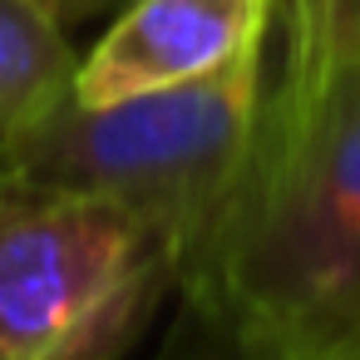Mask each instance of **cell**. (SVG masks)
I'll return each instance as SVG.
<instances>
[{
    "instance_id": "cell-1",
    "label": "cell",
    "mask_w": 360,
    "mask_h": 360,
    "mask_svg": "<svg viewBox=\"0 0 360 360\" xmlns=\"http://www.w3.org/2000/svg\"><path fill=\"white\" fill-rule=\"evenodd\" d=\"M178 286L247 360H360V60L262 89L247 163Z\"/></svg>"
},
{
    "instance_id": "cell-2",
    "label": "cell",
    "mask_w": 360,
    "mask_h": 360,
    "mask_svg": "<svg viewBox=\"0 0 360 360\" xmlns=\"http://www.w3.org/2000/svg\"><path fill=\"white\" fill-rule=\"evenodd\" d=\"M257 109L262 50L119 104H79L65 94L0 148V173L124 207L163 242L178 286L247 163Z\"/></svg>"
},
{
    "instance_id": "cell-3",
    "label": "cell",
    "mask_w": 360,
    "mask_h": 360,
    "mask_svg": "<svg viewBox=\"0 0 360 360\" xmlns=\"http://www.w3.org/2000/svg\"><path fill=\"white\" fill-rule=\"evenodd\" d=\"M168 286L139 217L0 173V360H114Z\"/></svg>"
},
{
    "instance_id": "cell-4",
    "label": "cell",
    "mask_w": 360,
    "mask_h": 360,
    "mask_svg": "<svg viewBox=\"0 0 360 360\" xmlns=\"http://www.w3.org/2000/svg\"><path fill=\"white\" fill-rule=\"evenodd\" d=\"M276 0H134L75 65L70 99L119 104L173 89L262 50Z\"/></svg>"
},
{
    "instance_id": "cell-5",
    "label": "cell",
    "mask_w": 360,
    "mask_h": 360,
    "mask_svg": "<svg viewBox=\"0 0 360 360\" xmlns=\"http://www.w3.org/2000/svg\"><path fill=\"white\" fill-rule=\"evenodd\" d=\"M75 65L70 30L40 0H0V148L70 94Z\"/></svg>"
},
{
    "instance_id": "cell-6",
    "label": "cell",
    "mask_w": 360,
    "mask_h": 360,
    "mask_svg": "<svg viewBox=\"0 0 360 360\" xmlns=\"http://www.w3.org/2000/svg\"><path fill=\"white\" fill-rule=\"evenodd\" d=\"M345 60H360V0H326V15H321V35H316V50H311V65L301 75H286L276 84H296L326 65H345Z\"/></svg>"
},
{
    "instance_id": "cell-7",
    "label": "cell",
    "mask_w": 360,
    "mask_h": 360,
    "mask_svg": "<svg viewBox=\"0 0 360 360\" xmlns=\"http://www.w3.org/2000/svg\"><path fill=\"white\" fill-rule=\"evenodd\" d=\"M321 15H326V0H276L271 20H281V75H301L311 65L316 35H321Z\"/></svg>"
},
{
    "instance_id": "cell-8",
    "label": "cell",
    "mask_w": 360,
    "mask_h": 360,
    "mask_svg": "<svg viewBox=\"0 0 360 360\" xmlns=\"http://www.w3.org/2000/svg\"><path fill=\"white\" fill-rule=\"evenodd\" d=\"M193 316H198V326H193L168 355H158V360H247L242 345H237L217 321H207L202 311H193Z\"/></svg>"
},
{
    "instance_id": "cell-9",
    "label": "cell",
    "mask_w": 360,
    "mask_h": 360,
    "mask_svg": "<svg viewBox=\"0 0 360 360\" xmlns=\"http://www.w3.org/2000/svg\"><path fill=\"white\" fill-rule=\"evenodd\" d=\"M40 6L55 15L60 30H75L84 20H104V15H119L124 6H134V0H40Z\"/></svg>"
}]
</instances>
